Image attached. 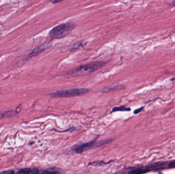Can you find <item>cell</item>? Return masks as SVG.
<instances>
[{"label":"cell","mask_w":175,"mask_h":174,"mask_svg":"<svg viewBox=\"0 0 175 174\" xmlns=\"http://www.w3.org/2000/svg\"><path fill=\"white\" fill-rule=\"evenodd\" d=\"M106 64L107 62L105 61H94L85 65H80L68 72L65 77H75L89 75L99 69H101Z\"/></svg>","instance_id":"6da1fadb"},{"label":"cell","mask_w":175,"mask_h":174,"mask_svg":"<svg viewBox=\"0 0 175 174\" xmlns=\"http://www.w3.org/2000/svg\"><path fill=\"white\" fill-rule=\"evenodd\" d=\"M76 27V25L72 22L63 23L53 28L49 32L48 36L51 40L64 38L72 32Z\"/></svg>","instance_id":"7a4b0ae2"},{"label":"cell","mask_w":175,"mask_h":174,"mask_svg":"<svg viewBox=\"0 0 175 174\" xmlns=\"http://www.w3.org/2000/svg\"><path fill=\"white\" fill-rule=\"evenodd\" d=\"M89 92V89L85 88H72L62 91H56L49 93L50 96L53 98H68L73 97L80 96L87 94Z\"/></svg>","instance_id":"3957f363"},{"label":"cell","mask_w":175,"mask_h":174,"mask_svg":"<svg viewBox=\"0 0 175 174\" xmlns=\"http://www.w3.org/2000/svg\"><path fill=\"white\" fill-rule=\"evenodd\" d=\"M109 141L110 140H104V141H100V142H90L89 143H85L83 145H80L75 150L76 153H81L86 151L89 150L91 149H93L96 147H99L100 145H103V144L108 143Z\"/></svg>","instance_id":"277c9868"},{"label":"cell","mask_w":175,"mask_h":174,"mask_svg":"<svg viewBox=\"0 0 175 174\" xmlns=\"http://www.w3.org/2000/svg\"><path fill=\"white\" fill-rule=\"evenodd\" d=\"M51 45V44L49 42H44V44H42L41 45L38 46L37 47L34 48L33 50L28 55V57L29 58H31V57H33L38 56V55L41 54L43 51L46 50V49H48L50 47Z\"/></svg>","instance_id":"5b68a950"},{"label":"cell","mask_w":175,"mask_h":174,"mask_svg":"<svg viewBox=\"0 0 175 174\" xmlns=\"http://www.w3.org/2000/svg\"><path fill=\"white\" fill-rule=\"evenodd\" d=\"M125 88V86L123 85H115L111 86L110 87H106L102 90V92L103 93H108L111 91H115V90H119L123 89Z\"/></svg>","instance_id":"8992f818"},{"label":"cell","mask_w":175,"mask_h":174,"mask_svg":"<svg viewBox=\"0 0 175 174\" xmlns=\"http://www.w3.org/2000/svg\"><path fill=\"white\" fill-rule=\"evenodd\" d=\"M17 113H18L16 112V111L13 110L7 111L2 112V113H0V118L11 117V116H15Z\"/></svg>","instance_id":"52a82bcc"},{"label":"cell","mask_w":175,"mask_h":174,"mask_svg":"<svg viewBox=\"0 0 175 174\" xmlns=\"http://www.w3.org/2000/svg\"><path fill=\"white\" fill-rule=\"evenodd\" d=\"M150 169H138L131 170L128 173V174H143L150 172Z\"/></svg>","instance_id":"ba28073f"},{"label":"cell","mask_w":175,"mask_h":174,"mask_svg":"<svg viewBox=\"0 0 175 174\" xmlns=\"http://www.w3.org/2000/svg\"><path fill=\"white\" fill-rule=\"evenodd\" d=\"M131 110L130 108H127L125 107V106H122L120 107H114L112 109L113 112H116V111H129Z\"/></svg>","instance_id":"9c48e42d"},{"label":"cell","mask_w":175,"mask_h":174,"mask_svg":"<svg viewBox=\"0 0 175 174\" xmlns=\"http://www.w3.org/2000/svg\"><path fill=\"white\" fill-rule=\"evenodd\" d=\"M85 44L83 42H78V44H76V45L73 47L72 48H71L70 49V52H73V51H75L78 49H80V48L83 47Z\"/></svg>","instance_id":"30bf717a"},{"label":"cell","mask_w":175,"mask_h":174,"mask_svg":"<svg viewBox=\"0 0 175 174\" xmlns=\"http://www.w3.org/2000/svg\"><path fill=\"white\" fill-rule=\"evenodd\" d=\"M30 169H23L18 171L16 174H29L30 171Z\"/></svg>","instance_id":"8fae6325"},{"label":"cell","mask_w":175,"mask_h":174,"mask_svg":"<svg viewBox=\"0 0 175 174\" xmlns=\"http://www.w3.org/2000/svg\"><path fill=\"white\" fill-rule=\"evenodd\" d=\"M41 172L40 170H38V169H34L33 170H31L30 171L29 174H41Z\"/></svg>","instance_id":"7c38bea8"},{"label":"cell","mask_w":175,"mask_h":174,"mask_svg":"<svg viewBox=\"0 0 175 174\" xmlns=\"http://www.w3.org/2000/svg\"><path fill=\"white\" fill-rule=\"evenodd\" d=\"M41 174H60L58 172H51V171H43Z\"/></svg>","instance_id":"4fadbf2b"},{"label":"cell","mask_w":175,"mask_h":174,"mask_svg":"<svg viewBox=\"0 0 175 174\" xmlns=\"http://www.w3.org/2000/svg\"><path fill=\"white\" fill-rule=\"evenodd\" d=\"M15 172L13 170H6L3 172L1 173L0 174H14Z\"/></svg>","instance_id":"5bb4252c"},{"label":"cell","mask_w":175,"mask_h":174,"mask_svg":"<svg viewBox=\"0 0 175 174\" xmlns=\"http://www.w3.org/2000/svg\"><path fill=\"white\" fill-rule=\"evenodd\" d=\"M143 109H144V107H141L138 108V109H136L134 111V113L136 114H138V113H140L141 111L143 110Z\"/></svg>","instance_id":"9a60e30c"},{"label":"cell","mask_w":175,"mask_h":174,"mask_svg":"<svg viewBox=\"0 0 175 174\" xmlns=\"http://www.w3.org/2000/svg\"><path fill=\"white\" fill-rule=\"evenodd\" d=\"M168 168H175V162H171L168 165Z\"/></svg>","instance_id":"2e32d148"},{"label":"cell","mask_w":175,"mask_h":174,"mask_svg":"<svg viewBox=\"0 0 175 174\" xmlns=\"http://www.w3.org/2000/svg\"><path fill=\"white\" fill-rule=\"evenodd\" d=\"M61 2V1H54L53 2H52L53 4L54 3H60V2Z\"/></svg>","instance_id":"e0dca14e"},{"label":"cell","mask_w":175,"mask_h":174,"mask_svg":"<svg viewBox=\"0 0 175 174\" xmlns=\"http://www.w3.org/2000/svg\"><path fill=\"white\" fill-rule=\"evenodd\" d=\"M171 81H175V77L171 78Z\"/></svg>","instance_id":"ac0fdd59"},{"label":"cell","mask_w":175,"mask_h":174,"mask_svg":"<svg viewBox=\"0 0 175 174\" xmlns=\"http://www.w3.org/2000/svg\"><path fill=\"white\" fill-rule=\"evenodd\" d=\"M171 4L172 5L174 6H175V1L172 2V3H171Z\"/></svg>","instance_id":"d6986e66"}]
</instances>
